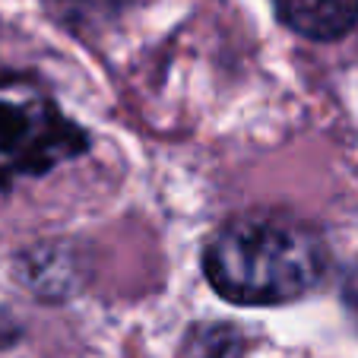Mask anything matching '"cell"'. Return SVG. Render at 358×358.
<instances>
[{"label": "cell", "mask_w": 358, "mask_h": 358, "mask_svg": "<svg viewBox=\"0 0 358 358\" xmlns=\"http://www.w3.org/2000/svg\"><path fill=\"white\" fill-rule=\"evenodd\" d=\"M324 266L320 235L285 216H241L222 225L203 250L210 285L244 308H273L308 295Z\"/></svg>", "instance_id": "cell-1"}, {"label": "cell", "mask_w": 358, "mask_h": 358, "mask_svg": "<svg viewBox=\"0 0 358 358\" xmlns=\"http://www.w3.org/2000/svg\"><path fill=\"white\" fill-rule=\"evenodd\" d=\"M250 339L238 324L206 320L194 324L178 345V358H248Z\"/></svg>", "instance_id": "cell-5"}, {"label": "cell", "mask_w": 358, "mask_h": 358, "mask_svg": "<svg viewBox=\"0 0 358 358\" xmlns=\"http://www.w3.org/2000/svg\"><path fill=\"white\" fill-rule=\"evenodd\" d=\"M285 29L311 41H336L358 26V0H273Z\"/></svg>", "instance_id": "cell-3"}, {"label": "cell", "mask_w": 358, "mask_h": 358, "mask_svg": "<svg viewBox=\"0 0 358 358\" xmlns=\"http://www.w3.org/2000/svg\"><path fill=\"white\" fill-rule=\"evenodd\" d=\"M20 266L22 285H29L41 298H64L76 289V264L70 250H61L57 244L29 250L20 260Z\"/></svg>", "instance_id": "cell-4"}, {"label": "cell", "mask_w": 358, "mask_h": 358, "mask_svg": "<svg viewBox=\"0 0 358 358\" xmlns=\"http://www.w3.org/2000/svg\"><path fill=\"white\" fill-rule=\"evenodd\" d=\"M86 146V130L57 108L35 76L0 70V190L48 175Z\"/></svg>", "instance_id": "cell-2"}]
</instances>
